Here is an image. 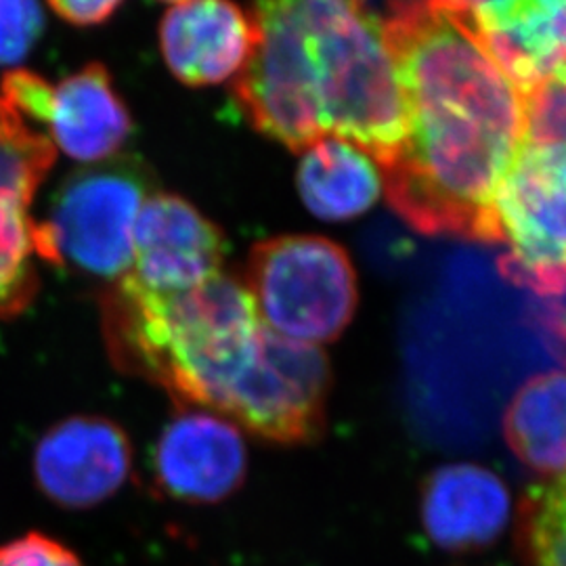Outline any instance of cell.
Masks as SVG:
<instances>
[{
  "label": "cell",
  "instance_id": "4",
  "mask_svg": "<svg viewBox=\"0 0 566 566\" xmlns=\"http://www.w3.org/2000/svg\"><path fill=\"white\" fill-rule=\"evenodd\" d=\"M154 193L149 170L133 156L86 164L61 182L49 219L36 223L39 259L118 282L130 269L137 217Z\"/></svg>",
  "mask_w": 566,
  "mask_h": 566
},
{
  "label": "cell",
  "instance_id": "23",
  "mask_svg": "<svg viewBox=\"0 0 566 566\" xmlns=\"http://www.w3.org/2000/svg\"><path fill=\"white\" fill-rule=\"evenodd\" d=\"M542 324L546 325L547 334L566 353V292L556 298H546Z\"/></svg>",
  "mask_w": 566,
  "mask_h": 566
},
{
  "label": "cell",
  "instance_id": "18",
  "mask_svg": "<svg viewBox=\"0 0 566 566\" xmlns=\"http://www.w3.org/2000/svg\"><path fill=\"white\" fill-rule=\"evenodd\" d=\"M518 542L531 566H566V472L528 489L521 504Z\"/></svg>",
  "mask_w": 566,
  "mask_h": 566
},
{
  "label": "cell",
  "instance_id": "3",
  "mask_svg": "<svg viewBox=\"0 0 566 566\" xmlns=\"http://www.w3.org/2000/svg\"><path fill=\"white\" fill-rule=\"evenodd\" d=\"M103 325L126 371L217 413L263 322L242 280L221 271L179 294H154L122 277L103 301Z\"/></svg>",
  "mask_w": 566,
  "mask_h": 566
},
{
  "label": "cell",
  "instance_id": "12",
  "mask_svg": "<svg viewBox=\"0 0 566 566\" xmlns=\"http://www.w3.org/2000/svg\"><path fill=\"white\" fill-rule=\"evenodd\" d=\"M256 46V23L242 7L221 0L168 4L160 49L170 74L187 86L235 81Z\"/></svg>",
  "mask_w": 566,
  "mask_h": 566
},
{
  "label": "cell",
  "instance_id": "13",
  "mask_svg": "<svg viewBox=\"0 0 566 566\" xmlns=\"http://www.w3.org/2000/svg\"><path fill=\"white\" fill-rule=\"evenodd\" d=\"M465 13L523 99L566 74V0L465 2Z\"/></svg>",
  "mask_w": 566,
  "mask_h": 566
},
{
  "label": "cell",
  "instance_id": "22",
  "mask_svg": "<svg viewBox=\"0 0 566 566\" xmlns=\"http://www.w3.org/2000/svg\"><path fill=\"white\" fill-rule=\"evenodd\" d=\"M122 2L118 0H55L49 2V9L67 23L78 25V28H91V25H99L103 21L109 20L118 9Z\"/></svg>",
  "mask_w": 566,
  "mask_h": 566
},
{
  "label": "cell",
  "instance_id": "2",
  "mask_svg": "<svg viewBox=\"0 0 566 566\" xmlns=\"http://www.w3.org/2000/svg\"><path fill=\"white\" fill-rule=\"evenodd\" d=\"M245 81L283 130L353 143L385 168L403 147V95L382 20L359 2H261Z\"/></svg>",
  "mask_w": 566,
  "mask_h": 566
},
{
  "label": "cell",
  "instance_id": "15",
  "mask_svg": "<svg viewBox=\"0 0 566 566\" xmlns=\"http://www.w3.org/2000/svg\"><path fill=\"white\" fill-rule=\"evenodd\" d=\"M133 128L112 74L102 63L53 86L49 133L55 149L82 164H99L118 156Z\"/></svg>",
  "mask_w": 566,
  "mask_h": 566
},
{
  "label": "cell",
  "instance_id": "6",
  "mask_svg": "<svg viewBox=\"0 0 566 566\" xmlns=\"http://www.w3.org/2000/svg\"><path fill=\"white\" fill-rule=\"evenodd\" d=\"M507 282L542 298L566 292V145L525 142L493 200Z\"/></svg>",
  "mask_w": 566,
  "mask_h": 566
},
{
  "label": "cell",
  "instance_id": "21",
  "mask_svg": "<svg viewBox=\"0 0 566 566\" xmlns=\"http://www.w3.org/2000/svg\"><path fill=\"white\" fill-rule=\"evenodd\" d=\"M0 566H84L81 556L60 539L28 531L0 544Z\"/></svg>",
  "mask_w": 566,
  "mask_h": 566
},
{
  "label": "cell",
  "instance_id": "5",
  "mask_svg": "<svg viewBox=\"0 0 566 566\" xmlns=\"http://www.w3.org/2000/svg\"><path fill=\"white\" fill-rule=\"evenodd\" d=\"M243 285L271 332L311 346L336 340L359 301L346 250L319 235H282L256 243Z\"/></svg>",
  "mask_w": 566,
  "mask_h": 566
},
{
  "label": "cell",
  "instance_id": "14",
  "mask_svg": "<svg viewBox=\"0 0 566 566\" xmlns=\"http://www.w3.org/2000/svg\"><path fill=\"white\" fill-rule=\"evenodd\" d=\"M420 518L426 535L437 546L455 554L476 552L504 533L510 495L506 485L486 468L443 465L426 479Z\"/></svg>",
  "mask_w": 566,
  "mask_h": 566
},
{
  "label": "cell",
  "instance_id": "17",
  "mask_svg": "<svg viewBox=\"0 0 566 566\" xmlns=\"http://www.w3.org/2000/svg\"><path fill=\"white\" fill-rule=\"evenodd\" d=\"M504 434L514 455L531 470L566 472V371L531 378L507 405Z\"/></svg>",
  "mask_w": 566,
  "mask_h": 566
},
{
  "label": "cell",
  "instance_id": "8",
  "mask_svg": "<svg viewBox=\"0 0 566 566\" xmlns=\"http://www.w3.org/2000/svg\"><path fill=\"white\" fill-rule=\"evenodd\" d=\"M55 156L46 107L0 84V317L20 315L39 290L30 206Z\"/></svg>",
  "mask_w": 566,
  "mask_h": 566
},
{
  "label": "cell",
  "instance_id": "9",
  "mask_svg": "<svg viewBox=\"0 0 566 566\" xmlns=\"http://www.w3.org/2000/svg\"><path fill=\"white\" fill-rule=\"evenodd\" d=\"M133 472V446L114 420L74 416L51 426L32 458L42 495L65 510H91L120 491Z\"/></svg>",
  "mask_w": 566,
  "mask_h": 566
},
{
  "label": "cell",
  "instance_id": "20",
  "mask_svg": "<svg viewBox=\"0 0 566 566\" xmlns=\"http://www.w3.org/2000/svg\"><path fill=\"white\" fill-rule=\"evenodd\" d=\"M526 139L566 145V74L544 82L525 99Z\"/></svg>",
  "mask_w": 566,
  "mask_h": 566
},
{
  "label": "cell",
  "instance_id": "1",
  "mask_svg": "<svg viewBox=\"0 0 566 566\" xmlns=\"http://www.w3.org/2000/svg\"><path fill=\"white\" fill-rule=\"evenodd\" d=\"M382 20L403 95V147L386 198L426 235L500 242L493 200L526 139L525 102L491 57L465 2H397Z\"/></svg>",
  "mask_w": 566,
  "mask_h": 566
},
{
  "label": "cell",
  "instance_id": "19",
  "mask_svg": "<svg viewBox=\"0 0 566 566\" xmlns=\"http://www.w3.org/2000/svg\"><path fill=\"white\" fill-rule=\"evenodd\" d=\"M44 9L32 0H0V67L18 65L41 39Z\"/></svg>",
  "mask_w": 566,
  "mask_h": 566
},
{
  "label": "cell",
  "instance_id": "10",
  "mask_svg": "<svg viewBox=\"0 0 566 566\" xmlns=\"http://www.w3.org/2000/svg\"><path fill=\"white\" fill-rule=\"evenodd\" d=\"M223 231L175 193H154L133 229V261L124 275L154 294L187 292L221 273Z\"/></svg>",
  "mask_w": 566,
  "mask_h": 566
},
{
  "label": "cell",
  "instance_id": "16",
  "mask_svg": "<svg viewBox=\"0 0 566 566\" xmlns=\"http://www.w3.org/2000/svg\"><path fill=\"white\" fill-rule=\"evenodd\" d=\"M298 191L304 206L325 221L364 214L382 191V175L353 143L324 137L303 151Z\"/></svg>",
  "mask_w": 566,
  "mask_h": 566
},
{
  "label": "cell",
  "instance_id": "7",
  "mask_svg": "<svg viewBox=\"0 0 566 566\" xmlns=\"http://www.w3.org/2000/svg\"><path fill=\"white\" fill-rule=\"evenodd\" d=\"M327 386L319 346L287 340L263 324L217 416L280 446L311 443L324 430Z\"/></svg>",
  "mask_w": 566,
  "mask_h": 566
},
{
  "label": "cell",
  "instance_id": "11",
  "mask_svg": "<svg viewBox=\"0 0 566 566\" xmlns=\"http://www.w3.org/2000/svg\"><path fill=\"white\" fill-rule=\"evenodd\" d=\"M245 470L240 428L206 409L179 411L154 449V486L177 504H221L242 489Z\"/></svg>",
  "mask_w": 566,
  "mask_h": 566
}]
</instances>
